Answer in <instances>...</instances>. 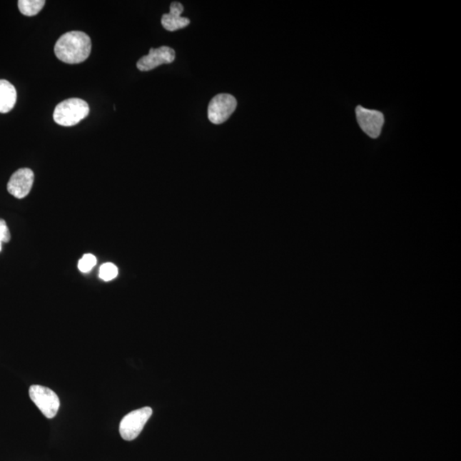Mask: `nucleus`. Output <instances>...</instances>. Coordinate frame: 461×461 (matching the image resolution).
Instances as JSON below:
<instances>
[{
	"mask_svg": "<svg viewBox=\"0 0 461 461\" xmlns=\"http://www.w3.org/2000/svg\"><path fill=\"white\" fill-rule=\"evenodd\" d=\"M92 51V41L88 34L71 31L64 34L56 41L54 51L60 61L69 64H77L88 59Z\"/></svg>",
	"mask_w": 461,
	"mask_h": 461,
	"instance_id": "f257e3e1",
	"label": "nucleus"
},
{
	"mask_svg": "<svg viewBox=\"0 0 461 461\" xmlns=\"http://www.w3.org/2000/svg\"><path fill=\"white\" fill-rule=\"evenodd\" d=\"M88 103L81 98L64 100L56 106L54 119L56 123L64 127H72L88 116Z\"/></svg>",
	"mask_w": 461,
	"mask_h": 461,
	"instance_id": "f03ea898",
	"label": "nucleus"
},
{
	"mask_svg": "<svg viewBox=\"0 0 461 461\" xmlns=\"http://www.w3.org/2000/svg\"><path fill=\"white\" fill-rule=\"evenodd\" d=\"M237 106V100L233 95L217 94L208 103V118L213 124H223L233 115Z\"/></svg>",
	"mask_w": 461,
	"mask_h": 461,
	"instance_id": "7ed1b4c3",
	"label": "nucleus"
},
{
	"mask_svg": "<svg viewBox=\"0 0 461 461\" xmlns=\"http://www.w3.org/2000/svg\"><path fill=\"white\" fill-rule=\"evenodd\" d=\"M152 415V410L149 407L139 408L129 412L120 423V434L126 441H133L137 438L145 427L147 421Z\"/></svg>",
	"mask_w": 461,
	"mask_h": 461,
	"instance_id": "20e7f679",
	"label": "nucleus"
},
{
	"mask_svg": "<svg viewBox=\"0 0 461 461\" xmlns=\"http://www.w3.org/2000/svg\"><path fill=\"white\" fill-rule=\"evenodd\" d=\"M29 397L47 419H52L58 414L60 401L54 390L45 386L32 385L29 388Z\"/></svg>",
	"mask_w": 461,
	"mask_h": 461,
	"instance_id": "39448f33",
	"label": "nucleus"
},
{
	"mask_svg": "<svg viewBox=\"0 0 461 461\" xmlns=\"http://www.w3.org/2000/svg\"><path fill=\"white\" fill-rule=\"evenodd\" d=\"M360 128L369 137L377 138L380 136L383 126L385 123V116L378 111L358 106L355 110Z\"/></svg>",
	"mask_w": 461,
	"mask_h": 461,
	"instance_id": "423d86ee",
	"label": "nucleus"
},
{
	"mask_svg": "<svg viewBox=\"0 0 461 461\" xmlns=\"http://www.w3.org/2000/svg\"><path fill=\"white\" fill-rule=\"evenodd\" d=\"M175 59L176 51L171 47L163 46L156 49L151 48L149 54L138 61L137 68L143 72L150 71L160 65L171 64Z\"/></svg>",
	"mask_w": 461,
	"mask_h": 461,
	"instance_id": "0eeeda50",
	"label": "nucleus"
},
{
	"mask_svg": "<svg viewBox=\"0 0 461 461\" xmlns=\"http://www.w3.org/2000/svg\"><path fill=\"white\" fill-rule=\"evenodd\" d=\"M34 181V172L29 168H20L13 173L8 182L7 190L9 193L16 198L27 197Z\"/></svg>",
	"mask_w": 461,
	"mask_h": 461,
	"instance_id": "6e6552de",
	"label": "nucleus"
},
{
	"mask_svg": "<svg viewBox=\"0 0 461 461\" xmlns=\"http://www.w3.org/2000/svg\"><path fill=\"white\" fill-rule=\"evenodd\" d=\"M184 11V6L180 2H173L171 4V11L162 16L163 27L169 32L177 31V30L187 27L191 23L189 19L181 16Z\"/></svg>",
	"mask_w": 461,
	"mask_h": 461,
	"instance_id": "1a4fd4ad",
	"label": "nucleus"
},
{
	"mask_svg": "<svg viewBox=\"0 0 461 461\" xmlns=\"http://www.w3.org/2000/svg\"><path fill=\"white\" fill-rule=\"evenodd\" d=\"M17 93L15 86L6 80H0V113L6 114L14 108Z\"/></svg>",
	"mask_w": 461,
	"mask_h": 461,
	"instance_id": "9d476101",
	"label": "nucleus"
},
{
	"mask_svg": "<svg viewBox=\"0 0 461 461\" xmlns=\"http://www.w3.org/2000/svg\"><path fill=\"white\" fill-rule=\"evenodd\" d=\"M45 4L44 0H19V8L21 14L34 16L40 13Z\"/></svg>",
	"mask_w": 461,
	"mask_h": 461,
	"instance_id": "9b49d317",
	"label": "nucleus"
},
{
	"mask_svg": "<svg viewBox=\"0 0 461 461\" xmlns=\"http://www.w3.org/2000/svg\"><path fill=\"white\" fill-rule=\"evenodd\" d=\"M118 275V268L116 265L108 263H104L100 267L99 269V277L102 278L104 281H111L114 280L116 276Z\"/></svg>",
	"mask_w": 461,
	"mask_h": 461,
	"instance_id": "f8f14e48",
	"label": "nucleus"
},
{
	"mask_svg": "<svg viewBox=\"0 0 461 461\" xmlns=\"http://www.w3.org/2000/svg\"><path fill=\"white\" fill-rule=\"evenodd\" d=\"M97 264V259L92 254H86L83 255L79 263H78V268L82 273H89Z\"/></svg>",
	"mask_w": 461,
	"mask_h": 461,
	"instance_id": "ddd939ff",
	"label": "nucleus"
},
{
	"mask_svg": "<svg viewBox=\"0 0 461 461\" xmlns=\"http://www.w3.org/2000/svg\"><path fill=\"white\" fill-rule=\"evenodd\" d=\"M11 240V233L6 221L0 219V252L2 251L3 243Z\"/></svg>",
	"mask_w": 461,
	"mask_h": 461,
	"instance_id": "4468645a",
	"label": "nucleus"
}]
</instances>
